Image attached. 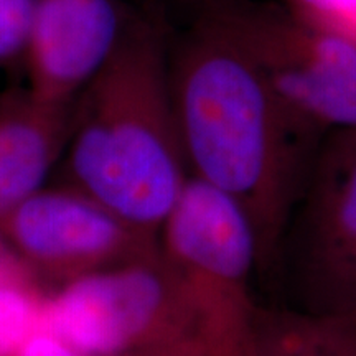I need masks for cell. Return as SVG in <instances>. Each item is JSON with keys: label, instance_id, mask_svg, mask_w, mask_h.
Here are the masks:
<instances>
[{"label": "cell", "instance_id": "1", "mask_svg": "<svg viewBox=\"0 0 356 356\" xmlns=\"http://www.w3.org/2000/svg\"><path fill=\"white\" fill-rule=\"evenodd\" d=\"M168 79L188 175L241 207L259 246V282H273L322 139L293 121L216 8L168 42Z\"/></svg>", "mask_w": 356, "mask_h": 356}, {"label": "cell", "instance_id": "2", "mask_svg": "<svg viewBox=\"0 0 356 356\" xmlns=\"http://www.w3.org/2000/svg\"><path fill=\"white\" fill-rule=\"evenodd\" d=\"M55 184L104 204L159 238L186 181L168 79V40L131 15L113 55L73 101Z\"/></svg>", "mask_w": 356, "mask_h": 356}, {"label": "cell", "instance_id": "3", "mask_svg": "<svg viewBox=\"0 0 356 356\" xmlns=\"http://www.w3.org/2000/svg\"><path fill=\"white\" fill-rule=\"evenodd\" d=\"M159 259L191 317L207 356H251L259 246L239 204L188 178L159 231Z\"/></svg>", "mask_w": 356, "mask_h": 356}, {"label": "cell", "instance_id": "4", "mask_svg": "<svg viewBox=\"0 0 356 356\" xmlns=\"http://www.w3.org/2000/svg\"><path fill=\"white\" fill-rule=\"evenodd\" d=\"M42 328L83 356H207L159 256L47 291Z\"/></svg>", "mask_w": 356, "mask_h": 356}, {"label": "cell", "instance_id": "5", "mask_svg": "<svg viewBox=\"0 0 356 356\" xmlns=\"http://www.w3.org/2000/svg\"><path fill=\"white\" fill-rule=\"evenodd\" d=\"M280 104L312 136L356 129V44L284 6L216 7Z\"/></svg>", "mask_w": 356, "mask_h": 356}, {"label": "cell", "instance_id": "6", "mask_svg": "<svg viewBox=\"0 0 356 356\" xmlns=\"http://www.w3.org/2000/svg\"><path fill=\"white\" fill-rule=\"evenodd\" d=\"M0 239L47 291L159 256V238L83 191L48 184L0 221Z\"/></svg>", "mask_w": 356, "mask_h": 356}, {"label": "cell", "instance_id": "7", "mask_svg": "<svg viewBox=\"0 0 356 356\" xmlns=\"http://www.w3.org/2000/svg\"><path fill=\"white\" fill-rule=\"evenodd\" d=\"M356 259V129L320 142L289 216L275 280L284 305L312 315Z\"/></svg>", "mask_w": 356, "mask_h": 356}, {"label": "cell", "instance_id": "8", "mask_svg": "<svg viewBox=\"0 0 356 356\" xmlns=\"http://www.w3.org/2000/svg\"><path fill=\"white\" fill-rule=\"evenodd\" d=\"M129 19L119 0H35L26 89L43 101H73L113 55Z\"/></svg>", "mask_w": 356, "mask_h": 356}, {"label": "cell", "instance_id": "9", "mask_svg": "<svg viewBox=\"0 0 356 356\" xmlns=\"http://www.w3.org/2000/svg\"><path fill=\"white\" fill-rule=\"evenodd\" d=\"M73 101H43L26 88L0 97V221L48 185L68 144Z\"/></svg>", "mask_w": 356, "mask_h": 356}, {"label": "cell", "instance_id": "10", "mask_svg": "<svg viewBox=\"0 0 356 356\" xmlns=\"http://www.w3.org/2000/svg\"><path fill=\"white\" fill-rule=\"evenodd\" d=\"M47 289L24 264L0 279V356H17L42 330Z\"/></svg>", "mask_w": 356, "mask_h": 356}, {"label": "cell", "instance_id": "11", "mask_svg": "<svg viewBox=\"0 0 356 356\" xmlns=\"http://www.w3.org/2000/svg\"><path fill=\"white\" fill-rule=\"evenodd\" d=\"M251 356H318L317 320L284 304H261Z\"/></svg>", "mask_w": 356, "mask_h": 356}, {"label": "cell", "instance_id": "12", "mask_svg": "<svg viewBox=\"0 0 356 356\" xmlns=\"http://www.w3.org/2000/svg\"><path fill=\"white\" fill-rule=\"evenodd\" d=\"M282 6L305 24L356 44V0H284Z\"/></svg>", "mask_w": 356, "mask_h": 356}, {"label": "cell", "instance_id": "13", "mask_svg": "<svg viewBox=\"0 0 356 356\" xmlns=\"http://www.w3.org/2000/svg\"><path fill=\"white\" fill-rule=\"evenodd\" d=\"M35 0H0V70L25 56Z\"/></svg>", "mask_w": 356, "mask_h": 356}, {"label": "cell", "instance_id": "14", "mask_svg": "<svg viewBox=\"0 0 356 356\" xmlns=\"http://www.w3.org/2000/svg\"><path fill=\"white\" fill-rule=\"evenodd\" d=\"M312 317L340 320L356 325V259L325 296L323 302Z\"/></svg>", "mask_w": 356, "mask_h": 356}, {"label": "cell", "instance_id": "15", "mask_svg": "<svg viewBox=\"0 0 356 356\" xmlns=\"http://www.w3.org/2000/svg\"><path fill=\"white\" fill-rule=\"evenodd\" d=\"M314 318L317 320L318 330V356H356V325Z\"/></svg>", "mask_w": 356, "mask_h": 356}, {"label": "cell", "instance_id": "16", "mask_svg": "<svg viewBox=\"0 0 356 356\" xmlns=\"http://www.w3.org/2000/svg\"><path fill=\"white\" fill-rule=\"evenodd\" d=\"M20 264L22 262L17 259L15 256H13V252L6 246V243L0 239V279H2L3 275L10 273L12 269H15V267Z\"/></svg>", "mask_w": 356, "mask_h": 356}]
</instances>
